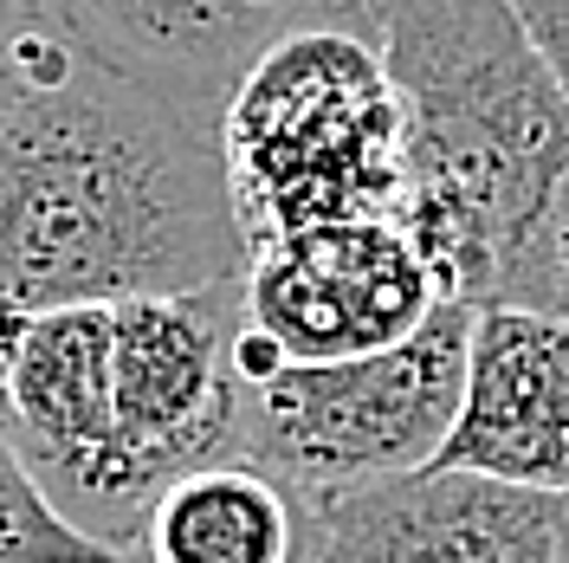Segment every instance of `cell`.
Wrapping results in <instances>:
<instances>
[{
  "mask_svg": "<svg viewBox=\"0 0 569 563\" xmlns=\"http://www.w3.org/2000/svg\"><path fill=\"white\" fill-rule=\"evenodd\" d=\"M33 91L0 130V312L188 298L247 279L220 117L20 33Z\"/></svg>",
  "mask_w": 569,
  "mask_h": 563,
  "instance_id": "obj_1",
  "label": "cell"
},
{
  "mask_svg": "<svg viewBox=\"0 0 569 563\" xmlns=\"http://www.w3.org/2000/svg\"><path fill=\"white\" fill-rule=\"evenodd\" d=\"M382 59L408 105L401 227L447 305H525L569 188V98L511 0H389Z\"/></svg>",
  "mask_w": 569,
  "mask_h": 563,
  "instance_id": "obj_2",
  "label": "cell"
},
{
  "mask_svg": "<svg viewBox=\"0 0 569 563\" xmlns=\"http://www.w3.org/2000/svg\"><path fill=\"white\" fill-rule=\"evenodd\" d=\"M563 498L427 466L305 505L298 563H557Z\"/></svg>",
  "mask_w": 569,
  "mask_h": 563,
  "instance_id": "obj_9",
  "label": "cell"
},
{
  "mask_svg": "<svg viewBox=\"0 0 569 563\" xmlns=\"http://www.w3.org/2000/svg\"><path fill=\"white\" fill-rule=\"evenodd\" d=\"M525 305L569 324V188H563V201H557V214H550V227H543V247H537Z\"/></svg>",
  "mask_w": 569,
  "mask_h": 563,
  "instance_id": "obj_13",
  "label": "cell"
},
{
  "mask_svg": "<svg viewBox=\"0 0 569 563\" xmlns=\"http://www.w3.org/2000/svg\"><path fill=\"white\" fill-rule=\"evenodd\" d=\"M298 557H305V505L247 460L176 480L149 505L137 537V563H298Z\"/></svg>",
  "mask_w": 569,
  "mask_h": 563,
  "instance_id": "obj_11",
  "label": "cell"
},
{
  "mask_svg": "<svg viewBox=\"0 0 569 563\" xmlns=\"http://www.w3.org/2000/svg\"><path fill=\"white\" fill-rule=\"evenodd\" d=\"M557 563H569V498H563V537H557Z\"/></svg>",
  "mask_w": 569,
  "mask_h": 563,
  "instance_id": "obj_18",
  "label": "cell"
},
{
  "mask_svg": "<svg viewBox=\"0 0 569 563\" xmlns=\"http://www.w3.org/2000/svg\"><path fill=\"white\" fill-rule=\"evenodd\" d=\"M0 563H130V557H117L110 544L66 525L33 486V473L20 466V454L0 441Z\"/></svg>",
  "mask_w": 569,
  "mask_h": 563,
  "instance_id": "obj_12",
  "label": "cell"
},
{
  "mask_svg": "<svg viewBox=\"0 0 569 563\" xmlns=\"http://www.w3.org/2000/svg\"><path fill=\"white\" fill-rule=\"evenodd\" d=\"M27 91H33V59H27V46L20 39H0V130H7V117L27 105Z\"/></svg>",
  "mask_w": 569,
  "mask_h": 563,
  "instance_id": "obj_15",
  "label": "cell"
},
{
  "mask_svg": "<svg viewBox=\"0 0 569 563\" xmlns=\"http://www.w3.org/2000/svg\"><path fill=\"white\" fill-rule=\"evenodd\" d=\"M0 441L66 525L117 557L137 551V518L117 480L110 305L0 312Z\"/></svg>",
  "mask_w": 569,
  "mask_h": 563,
  "instance_id": "obj_7",
  "label": "cell"
},
{
  "mask_svg": "<svg viewBox=\"0 0 569 563\" xmlns=\"http://www.w3.org/2000/svg\"><path fill=\"white\" fill-rule=\"evenodd\" d=\"M472 324V305H440L395 350L356 363H291L266 383H247L240 460L272 473L298 505L440 466L466 408Z\"/></svg>",
  "mask_w": 569,
  "mask_h": 563,
  "instance_id": "obj_4",
  "label": "cell"
},
{
  "mask_svg": "<svg viewBox=\"0 0 569 563\" xmlns=\"http://www.w3.org/2000/svg\"><path fill=\"white\" fill-rule=\"evenodd\" d=\"M33 27L176 105L220 117L272 46L343 20L337 0H39Z\"/></svg>",
  "mask_w": 569,
  "mask_h": 563,
  "instance_id": "obj_8",
  "label": "cell"
},
{
  "mask_svg": "<svg viewBox=\"0 0 569 563\" xmlns=\"http://www.w3.org/2000/svg\"><path fill=\"white\" fill-rule=\"evenodd\" d=\"M440 305L447 292L401 220H343L272 240L247 259L240 376L266 383L291 363L395 350Z\"/></svg>",
  "mask_w": 569,
  "mask_h": 563,
  "instance_id": "obj_6",
  "label": "cell"
},
{
  "mask_svg": "<svg viewBox=\"0 0 569 563\" xmlns=\"http://www.w3.org/2000/svg\"><path fill=\"white\" fill-rule=\"evenodd\" d=\"M511 7H518L531 46L543 52V66L557 71V85L569 98V0H511Z\"/></svg>",
  "mask_w": 569,
  "mask_h": 563,
  "instance_id": "obj_14",
  "label": "cell"
},
{
  "mask_svg": "<svg viewBox=\"0 0 569 563\" xmlns=\"http://www.w3.org/2000/svg\"><path fill=\"white\" fill-rule=\"evenodd\" d=\"M39 0H0V39H20L27 27H33Z\"/></svg>",
  "mask_w": 569,
  "mask_h": 563,
  "instance_id": "obj_17",
  "label": "cell"
},
{
  "mask_svg": "<svg viewBox=\"0 0 569 563\" xmlns=\"http://www.w3.org/2000/svg\"><path fill=\"white\" fill-rule=\"evenodd\" d=\"M382 7H389V0H337V20H343V27H362V33H376Z\"/></svg>",
  "mask_w": 569,
  "mask_h": 563,
  "instance_id": "obj_16",
  "label": "cell"
},
{
  "mask_svg": "<svg viewBox=\"0 0 569 563\" xmlns=\"http://www.w3.org/2000/svg\"><path fill=\"white\" fill-rule=\"evenodd\" d=\"M247 279L188 298L110 305V395H117V480L142 518L188 473L240 460L247 441ZM137 563V551H130Z\"/></svg>",
  "mask_w": 569,
  "mask_h": 563,
  "instance_id": "obj_5",
  "label": "cell"
},
{
  "mask_svg": "<svg viewBox=\"0 0 569 563\" xmlns=\"http://www.w3.org/2000/svg\"><path fill=\"white\" fill-rule=\"evenodd\" d=\"M220 149L252 253L311 227L395 220L408 195V105L382 39L305 27L272 46L220 110Z\"/></svg>",
  "mask_w": 569,
  "mask_h": 563,
  "instance_id": "obj_3",
  "label": "cell"
},
{
  "mask_svg": "<svg viewBox=\"0 0 569 563\" xmlns=\"http://www.w3.org/2000/svg\"><path fill=\"white\" fill-rule=\"evenodd\" d=\"M440 466L569 498V324L531 305H486L472 324L466 408Z\"/></svg>",
  "mask_w": 569,
  "mask_h": 563,
  "instance_id": "obj_10",
  "label": "cell"
}]
</instances>
